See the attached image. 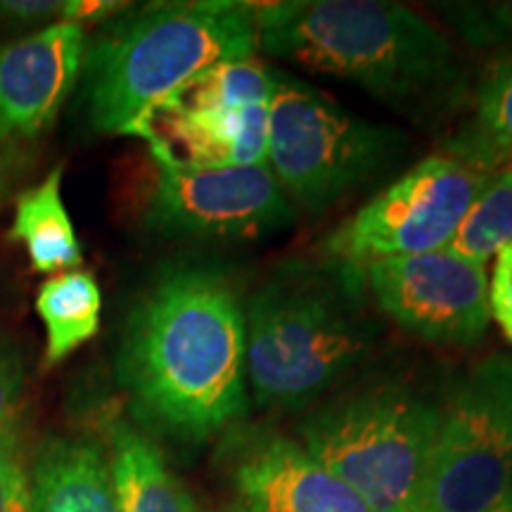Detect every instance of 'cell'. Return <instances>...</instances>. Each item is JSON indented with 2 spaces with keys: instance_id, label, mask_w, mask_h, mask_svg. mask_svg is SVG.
Instances as JSON below:
<instances>
[{
  "instance_id": "obj_21",
  "label": "cell",
  "mask_w": 512,
  "mask_h": 512,
  "mask_svg": "<svg viewBox=\"0 0 512 512\" xmlns=\"http://www.w3.org/2000/svg\"><path fill=\"white\" fill-rule=\"evenodd\" d=\"M24 394L22 356L8 337L0 335V444L17 446V420Z\"/></svg>"
},
{
  "instance_id": "obj_24",
  "label": "cell",
  "mask_w": 512,
  "mask_h": 512,
  "mask_svg": "<svg viewBox=\"0 0 512 512\" xmlns=\"http://www.w3.org/2000/svg\"><path fill=\"white\" fill-rule=\"evenodd\" d=\"M64 3H55V0H5L0 3V15L3 17H15V19H41L48 15H62Z\"/></svg>"
},
{
  "instance_id": "obj_2",
  "label": "cell",
  "mask_w": 512,
  "mask_h": 512,
  "mask_svg": "<svg viewBox=\"0 0 512 512\" xmlns=\"http://www.w3.org/2000/svg\"><path fill=\"white\" fill-rule=\"evenodd\" d=\"M259 48L309 72L354 81L406 114L441 112L463 91L448 38L418 12L387 0L256 3Z\"/></svg>"
},
{
  "instance_id": "obj_8",
  "label": "cell",
  "mask_w": 512,
  "mask_h": 512,
  "mask_svg": "<svg viewBox=\"0 0 512 512\" xmlns=\"http://www.w3.org/2000/svg\"><path fill=\"white\" fill-rule=\"evenodd\" d=\"M510 496L512 354H491L441 406L422 512H489Z\"/></svg>"
},
{
  "instance_id": "obj_19",
  "label": "cell",
  "mask_w": 512,
  "mask_h": 512,
  "mask_svg": "<svg viewBox=\"0 0 512 512\" xmlns=\"http://www.w3.org/2000/svg\"><path fill=\"white\" fill-rule=\"evenodd\" d=\"M508 242H512V164L501 166L486 181L446 249L486 266Z\"/></svg>"
},
{
  "instance_id": "obj_14",
  "label": "cell",
  "mask_w": 512,
  "mask_h": 512,
  "mask_svg": "<svg viewBox=\"0 0 512 512\" xmlns=\"http://www.w3.org/2000/svg\"><path fill=\"white\" fill-rule=\"evenodd\" d=\"M29 479V512H119L110 460L88 439L46 441Z\"/></svg>"
},
{
  "instance_id": "obj_15",
  "label": "cell",
  "mask_w": 512,
  "mask_h": 512,
  "mask_svg": "<svg viewBox=\"0 0 512 512\" xmlns=\"http://www.w3.org/2000/svg\"><path fill=\"white\" fill-rule=\"evenodd\" d=\"M110 472L119 512H197L162 451L124 422L110 427Z\"/></svg>"
},
{
  "instance_id": "obj_3",
  "label": "cell",
  "mask_w": 512,
  "mask_h": 512,
  "mask_svg": "<svg viewBox=\"0 0 512 512\" xmlns=\"http://www.w3.org/2000/svg\"><path fill=\"white\" fill-rule=\"evenodd\" d=\"M247 380L259 406L299 411L347 377L380 337L366 271L318 259L280 264L249 297Z\"/></svg>"
},
{
  "instance_id": "obj_13",
  "label": "cell",
  "mask_w": 512,
  "mask_h": 512,
  "mask_svg": "<svg viewBox=\"0 0 512 512\" xmlns=\"http://www.w3.org/2000/svg\"><path fill=\"white\" fill-rule=\"evenodd\" d=\"M271 105L238 112H176L157 102L128 136L143 138L152 162L185 169L259 166L268 157Z\"/></svg>"
},
{
  "instance_id": "obj_7",
  "label": "cell",
  "mask_w": 512,
  "mask_h": 512,
  "mask_svg": "<svg viewBox=\"0 0 512 512\" xmlns=\"http://www.w3.org/2000/svg\"><path fill=\"white\" fill-rule=\"evenodd\" d=\"M406 147V136L356 117L309 83L275 72L268 157L285 197L311 214L354 195Z\"/></svg>"
},
{
  "instance_id": "obj_6",
  "label": "cell",
  "mask_w": 512,
  "mask_h": 512,
  "mask_svg": "<svg viewBox=\"0 0 512 512\" xmlns=\"http://www.w3.org/2000/svg\"><path fill=\"white\" fill-rule=\"evenodd\" d=\"M505 164L508 159L470 126L325 235L320 256L366 268L446 249L486 181Z\"/></svg>"
},
{
  "instance_id": "obj_25",
  "label": "cell",
  "mask_w": 512,
  "mask_h": 512,
  "mask_svg": "<svg viewBox=\"0 0 512 512\" xmlns=\"http://www.w3.org/2000/svg\"><path fill=\"white\" fill-rule=\"evenodd\" d=\"M119 8H124V5L110 3V0H69V3H64L62 15L67 17V22L79 24L81 19H98L112 15Z\"/></svg>"
},
{
  "instance_id": "obj_10",
  "label": "cell",
  "mask_w": 512,
  "mask_h": 512,
  "mask_svg": "<svg viewBox=\"0 0 512 512\" xmlns=\"http://www.w3.org/2000/svg\"><path fill=\"white\" fill-rule=\"evenodd\" d=\"M363 271L377 309L425 342L472 347L489 330V278L482 264L439 249L373 261Z\"/></svg>"
},
{
  "instance_id": "obj_27",
  "label": "cell",
  "mask_w": 512,
  "mask_h": 512,
  "mask_svg": "<svg viewBox=\"0 0 512 512\" xmlns=\"http://www.w3.org/2000/svg\"><path fill=\"white\" fill-rule=\"evenodd\" d=\"M5 190V169H3V159H0V197H3Z\"/></svg>"
},
{
  "instance_id": "obj_16",
  "label": "cell",
  "mask_w": 512,
  "mask_h": 512,
  "mask_svg": "<svg viewBox=\"0 0 512 512\" xmlns=\"http://www.w3.org/2000/svg\"><path fill=\"white\" fill-rule=\"evenodd\" d=\"M62 171V166H55L46 181L19 195L10 226V240L27 247L31 268L38 273H60L83 261L79 238L62 200Z\"/></svg>"
},
{
  "instance_id": "obj_18",
  "label": "cell",
  "mask_w": 512,
  "mask_h": 512,
  "mask_svg": "<svg viewBox=\"0 0 512 512\" xmlns=\"http://www.w3.org/2000/svg\"><path fill=\"white\" fill-rule=\"evenodd\" d=\"M275 72L256 57L228 60L195 74L181 88L166 95L162 105L176 112H238L271 105Z\"/></svg>"
},
{
  "instance_id": "obj_17",
  "label": "cell",
  "mask_w": 512,
  "mask_h": 512,
  "mask_svg": "<svg viewBox=\"0 0 512 512\" xmlns=\"http://www.w3.org/2000/svg\"><path fill=\"white\" fill-rule=\"evenodd\" d=\"M36 311L46 325V366H57L100 328L98 280L88 271L57 273L38 290Z\"/></svg>"
},
{
  "instance_id": "obj_9",
  "label": "cell",
  "mask_w": 512,
  "mask_h": 512,
  "mask_svg": "<svg viewBox=\"0 0 512 512\" xmlns=\"http://www.w3.org/2000/svg\"><path fill=\"white\" fill-rule=\"evenodd\" d=\"M294 216L268 164L233 169L157 164L145 200V223L152 230L195 238L256 240L292 226Z\"/></svg>"
},
{
  "instance_id": "obj_1",
  "label": "cell",
  "mask_w": 512,
  "mask_h": 512,
  "mask_svg": "<svg viewBox=\"0 0 512 512\" xmlns=\"http://www.w3.org/2000/svg\"><path fill=\"white\" fill-rule=\"evenodd\" d=\"M117 377L145 425L204 441L247 413L245 311L209 266L159 273L128 311Z\"/></svg>"
},
{
  "instance_id": "obj_20",
  "label": "cell",
  "mask_w": 512,
  "mask_h": 512,
  "mask_svg": "<svg viewBox=\"0 0 512 512\" xmlns=\"http://www.w3.org/2000/svg\"><path fill=\"white\" fill-rule=\"evenodd\" d=\"M475 126L512 164V55L486 72L479 88Z\"/></svg>"
},
{
  "instance_id": "obj_12",
  "label": "cell",
  "mask_w": 512,
  "mask_h": 512,
  "mask_svg": "<svg viewBox=\"0 0 512 512\" xmlns=\"http://www.w3.org/2000/svg\"><path fill=\"white\" fill-rule=\"evenodd\" d=\"M86 50V31L67 19L0 48V138H36L53 124Z\"/></svg>"
},
{
  "instance_id": "obj_11",
  "label": "cell",
  "mask_w": 512,
  "mask_h": 512,
  "mask_svg": "<svg viewBox=\"0 0 512 512\" xmlns=\"http://www.w3.org/2000/svg\"><path fill=\"white\" fill-rule=\"evenodd\" d=\"M233 512H373L299 441L252 430L230 441Z\"/></svg>"
},
{
  "instance_id": "obj_23",
  "label": "cell",
  "mask_w": 512,
  "mask_h": 512,
  "mask_svg": "<svg viewBox=\"0 0 512 512\" xmlns=\"http://www.w3.org/2000/svg\"><path fill=\"white\" fill-rule=\"evenodd\" d=\"M489 309L498 328L512 344V242L496 254L494 275L489 283Z\"/></svg>"
},
{
  "instance_id": "obj_4",
  "label": "cell",
  "mask_w": 512,
  "mask_h": 512,
  "mask_svg": "<svg viewBox=\"0 0 512 512\" xmlns=\"http://www.w3.org/2000/svg\"><path fill=\"white\" fill-rule=\"evenodd\" d=\"M259 48L256 3L185 0L133 12L86 50V102L102 133H126L192 76Z\"/></svg>"
},
{
  "instance_id": "obj_22",
  "label": "cell",
  "mask_w": 512,
  "mask_h": 512,
  "mask_svg": "<svg viewBox=\"0 0 512 512\" xmlns=\"http://www.w3.org/2000/svg\"><path fill=\"white\" fill-rule=\"evenodd\" d=\"M31 510V479L17 456V446L0 444V512Z\"/></svg>"
},
{
  "instance_id": "obj_5",
  "label": "cell",
  "mask_w": 512,
  "mask_h": 512,
  "mask_svg": "<svg viewBox=\"0 0 512 512\" xmlns=\"http://www.w3.org/2000/svg\"><path fill=\"white\" fill-rule=\"evenodd\" d=\"M439 411L406 387L361 389L313 411L299 437L373 512H422Z\"/></svg>"
},
{
  "instance_id": "obj_26",
  "label": "cell",
  "mask_w": 512,
  "mask_h": 512,
  "mask_svg": "<svg viewBox=\"0 0 512 512\" xmlns=\"http://www.w3.org/2000/svg\"><path fill=\"white\" fill-rule=\"evenodd\" d=\"M489 512H512V496L505 498L501 505H496V508L489 510Z\"/></svg>"
}]
</instances>
